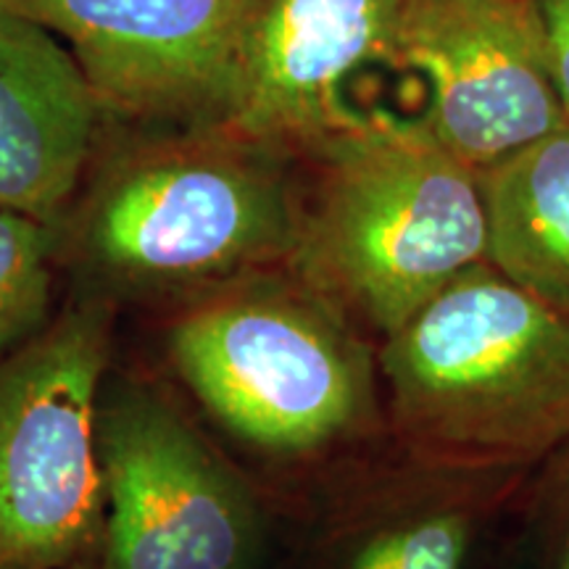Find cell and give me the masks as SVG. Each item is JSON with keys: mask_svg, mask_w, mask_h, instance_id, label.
<instances>
[{"mask_svg": "<svg viewBox=\"0 0 569 569\" xmlns=\"http://www.w3.org/2000/svg\"><path fill=\"white\" fill-rule=\"evenodd\" d=\"M301 159L222 124L127 142L59 227L98 296H188L288 267L298 246Z\"/></svg>", "mask_w": 569, "mask_h": 569, "instance_id": "6da1fadb", "label": "cell"}, {"mask_svg": "<svg viewBox=\"0 0 569 569\" xmlns=\"http://www.w3.org/2000/svg\"><path fill=\"white\" fill-rule=\"evenodd\" d=\"M167 351L206 415L269 465L336 472L390 438L377 343L290 267L188 298Z\"/></svg>", "mask_w": 569, "mask_h": 569, "instance_id": "7a4b0ae2", "label": "cell"}, {"mask_svg": "<svg viewBox=\"0 0 569 569\" xmlns=\"http://www.w3.org/2000/svg\"><path fill=\"white\" fill-rule=\"evenodd\" d=\"M301 161L315 174L288 267L377 346L488 261L480 172L422 117L356 109Z\"/></svg>", "mask_w": 569, "mask_h": 569, "instance_id": "3957f363", "label": "cell"}, {"mask_svg": "<svg viewBox=\"0 0 569 569\" xmlns=\"http://www.w3.org/2000/svg\"><path fill=\"white\" fill-rule=\"evenodd\" d=\"M388 436L467 469H532L569 440V315L493 264L377 346Z\"/></svg>", "mask_w": 569, "mask_h": 569, "instance_id": "277c9868", "label": "cell"}, {"mask_svg": "<svg viewBox=\"0 0 569 569\" xmlns=\"http://www.w3.org/2000/svg\"><path fill=\"white\" fill-rule=\"evenodd\" d=\"M111 340L113 301L92 293L0 365V569H69L98 551Z\"/></svg>", "mask_w": 569, "mask_h": 569, "instance_id": "5b68a950", "label": "cell"}, {"mask_svg": "<svg viewBox=\"0 0 569 569\" xmlns=\"http://www.w3.org/2000/svg\"><path fill=\"white\" fill-rule=\"evenodd\" d=\"M103 530L96 569H261L259 490L151 388L103 390L96 427Z\"/></svg>", "mask_w": 569, "mask_h": 569, "instance_id": "8992f818", "label": "cell"}, {"mask_svg": "<svg viewBox=\"0 0 569 569\" xmlns=\"http://www.w3.org/2000/svg\"><path fill=\"white\" fill-rule=\"evenodd\" d=\"M388 63L427 84L419 117L475 172L567 124L536 0H409Z\"/></svg>", "mask_w": 569, "mask_h": 569, "instance_id": "52a82bcc", "label": "cell"}, {"mask_svg": "<svg viewBox=\"0 0 569 569\" xmlns=\"http://www.w3.org/2000/svg\"><path fill=\"white\" fill-rule=\"evenodd\" d=\"M67 42L103 113L193 127L222 117L253 0H17Z\"/></svg>", "mask_w": 569, "mask_h": 569, "instance_id": "ba28073f", "label": "cell"}, {"mask_svg": "<svg viewBox=\"0 0 569 569\" xmlns=\"http://www.w3.org/2000/svg\"><path fill=\"white\" fill-rule=\"evenodd\" d=\"M530 469H467L386 440L336 469L322 569H507Z\"/></svg>", "mask_w": 569, "mask_h": 569, "instance_id": "9c48e42d", "label": "cell"}, {"mask_svg": "<svg viewBox=\"0 0 569 569\" xmlns=\"http://www.w3.org/2000/svg\"><path fill=\"white\" fill-rule=\"evenodd\" d=\"M409 0H253L213 124L303 159L356 109L346 90L388 63Z\"/></svg>", "mask_w": 569, "mask_h": 569, "instance_id": "30bf717a", "label": "cell"}, {"mask_svg": "<svg viewBox=\"0 0 569 569\" xmlns=\"http://www.w3.org/2000/svg\"><path fill=\"white\" fill-rule=\"evenodd\" d=\"M101 117L67 42L17 0H0V206L61 227Z\"/></svg>", "mask_w": 569, "mask_h": 569, "instance_id": "8fae6325", "label": "cell"}, {"mask_svg": "<svg viewBox=\"0 0 569 569\" xmlns=\"http://www.w3.org/2000/svg\"><path fill=\"white\" fill-rule=\"evenodd\" d=\"M488 264L569 315V122L480 172Z\"/></svg>", "mask_w": 569, "mask_h": 569, "instance_id": "7c38bea8", "label": "cell"}, {"mask_svg": "<svg viewBox=\"0 0 569 569\" xmlns=\"http://www.w3.org/2000/svg\"><path fill=\"white\" fill-rule=\"evenodd\" d=\"M59 227L0 206V365L51 322Z\"/></svg>", "mask_w": 569, "mask_h": 569, "instance_id": "4fadbf2b", "label": "cell"}, {"mask_svg": "<svg viewBox=\"0 0 569 569\" xmlns=\"http://www.w3.org/2000/svg\"><path fill=\"white\" fill-rule=\"evenodd\" d=\"M507 569H569V440L530 469Z\"/></svg>", "mask_w": 569, "mask_h": 569, "instance_id": "5bb4252c", "label": "cell"}, {"mask_svg": "<svg viewBox=\"0 0 569 569\" xmlns=\"http://www.w3.org/2000/svg\"><path fill=\"white\" fill-rule=\"evenodd\" d=\"M540 24H543L546 48L553 84H557L561 111L569 122V0H536Z\"/></svg>", "mask_w": 569, "mask_h": 569, "instance_id": "9a60e30c", "label": "cell"}]
</instances>
